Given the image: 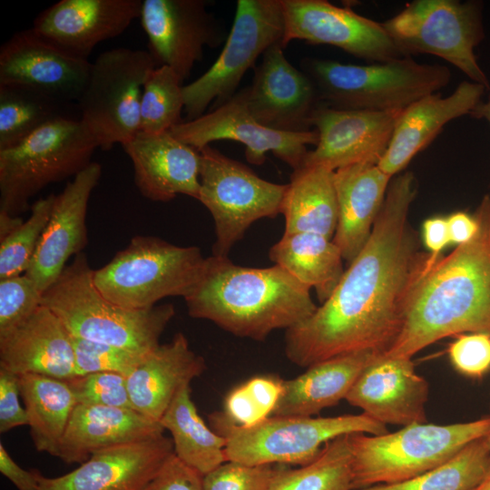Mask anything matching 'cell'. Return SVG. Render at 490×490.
Returning <instances> with one entry per match:
<instances>
[{
	"mask_svg": "<svg viewBox=\"0 0 490 490\" xmlns=\"http://www.w3.org/2000/svg\"><path fill=\"white\" fill-rule=\"evenodd\" d=\"M411 172L394 176L365 246L315 312L286 330L285 354L301 368L357 351L385 353L401 328L411 287L426 254L418 251L408 212Z\"/></svg>",
	"mask_w": 490,
	"mask_h": 490,
	"instance_id": "1",
	"label": "cell"
},
{
	"mask_svg": "<svg viewBox=\"0 0 490 490\" xmlns=\"http://www.w3.org/2000/svg\"><path fill=\"white\" fill-rule=\"evenodd\" d=\"M479 228L431 266L426 259L407 299L400 331L385 354L412 358L448 336L490 335V195L474 214Z\"/></svg>",
	"mask_w": 490,
	"mask_h": 490,
	"instance_id": "2",
	"label": "cell"
},
{
	"mask_svg": "<svg viewBox=\"0 0 490 490\" xmlns=\"http://www.w3.org/2000/svg\"><path fill=\"white\" fill-rule=\"evenodd\" d=\"M184 300L191 318L256 341L298 325L318 308L310 289L280 266L245 267L214 255L206 259L201 278Z\"/></svg>",
	"mask_w": 490,
	"mask_h": 490,
	"instance_id": "3",
	"label": "cell"
},
{
	"mask_svg": "<svg viewBox=\"0 0 490 490\" xmlns=\"http://www.w3.org/2000/svg\"><path fill=\"white\" fill-rule=\"evenodd\" d=\"M93 271L83 252L74 256L55 282L43 294L42 304L77 338L148 354L174 317L172 304L133 310L107 299L93 282Z\"/></svg>",
	"mask_w": 490,
	"mask_h": 490,
	"instance_id": "4",
	"label": "cell"
},
{
	"mask_svg": "<svg viewBox=\"0 0 490 490\" xmlns=\"http://www.w3.org/2000/svg\"><path fill=\"white\" fill-rule=\"evenodd\" d=\"M300 66L321 103L342 110L402 111L451 79L446 66L419 64L412 57L364 65L305 58Z\"/></svg>",
	"mask_w": 490,
	"mask_h": 490,
	"instance_id": "5",
	"label": "cell"
},
{
	"mask_svg": "<svg viewBox=\"0 0 490 490\" xmlns=\"http://www.w3.org/2000/svg\"><path fill=\"white\" fill-rule=\"evenodd\" d=\"M490 432V416L466 423H416L383 435H348L352 490L411 479Z\"/></svg>",
	"mask_w": 490,
	"mask_h": 490,
	"instance_id": "6",
	"label": "cell"
},
{
	"mask_svg": "<svg viewBox=\"0 0 490 490\" xmlns=\"http://www.w3.org/2000/svg\"><path fill=\"white\" fill-rule=\"evenodd\" d=\"M206 259L196 246L135 236L125 249L93 271V282L113 303L144 310L166 297H187L201 278Z\"/></svg>",
	"mask_w": 490,
	"mask_h": 490,
	"instance_id": "7",
	"label": "cell"
},
{
	"mask_svg": "<svg viewBox=\"0 0 490 490\" xmlns=\"http://www.w3.org/2000/svg\"><path fill=\"white\" fill-rule=\"evenodd\" d=\"M211 427L226 438L227 461L250 466H305L329 441L346 435L387 433L385 425L365 414L337 416H271L251 427L231 424L221 411L208 416Z\"/></svg>",
	"mask_w": 490,
	"mask_h": 490,
	"instance_id": "8",
	"label": "cell"
},
{
	"mask_svg": "<svg viewBox=\"0 0 490 490\" xmlns=\"http://www.w3.org/2000/svg\"><path fill=\"white\" fill-rule=\"evenodd\" d=\"M96 149L80 119L62 114L19 143L0 150V212L20 216L44 188L85 169Z\"/></svg>",
	"mask_w": 490,
	"mask_h": 490,
	"instance_id": "9",
	"label": "cell"
},
{
	"mask_svg": "<svg viewBox=\"0 0 490 490\" xmlns=\"http://www.w3.org/2000/svg\"><path fill=\"white\" fill-rule=\"evenodd\" d=\"M479 1L415 0L382 25L404 57L432 54L490 90L475 50L485 38Z\"/></svg>",
	"mask_w": 490,
	"mask_h": 490,
	"instance_id": "10",
	"label": "cell"
},
{
	"mask_svg": "<svg viewBox=\"0 0 490 490\" xmlns=\"http://www.w3.org/2000/svg\"><path fill=\"white\" fill-rule=\"evenodd\" d=\"M158 66L149 51L118 47L91 62L77 101L80 121L103 151L121 145L140 132L142 89Z\"/></svg>",
	"mask_w": 490,
	"mask_h": 490,
	"instance_id": "11",
	"label": "cell"
},
{
	"mask_svg": "<svg viewBox=\"0 0 490 490\" xmlns=\"http://www.w3.org/2000/svg\"><path fill=\"white\" fill-rule=\"evenodd\" d=\"M200 152L198 201L211 214L212 255L228 257L256 220L280 213L287 184L268 181L245 164L208 145Z\"/></svg>",
	"mask_w": 490,
	"mask_h": 490,
	"instance_id": "12",
	"label": "cell"
},
{
	"mask_svg": "<svg viewBox=\"0 0 490 490\" xmlns=\"http://www.w3.org/2000/svg\"><path fill=\"white\" fill-rule=\"evenodd\" d=\"M284 30L281 0H238L220 55L203 74L183 86L185 121L203 115L211 103L214 109L233 96L259 56L282 43Z\"/></svg>",
	"mask_w": 490,
	"mask_h": 490,
	"instance_id": "13",
	"label": "cell"
},
{
	"mask_svg": "<svg viewBox=\"0 0 490 490\" xmlns=\"http://www.w3.org/2000/svg\"><path fill=\"white\" fill-rule=\"evenodd\" d=\"M170 132L197 151L216 141L239 142L245 145V156L250 163L263 164L266 153L270 152L293 171L302 166L308 145H316L318 139L315 129L287 132L263 126L250 113L243 89L203 115L184 120Z\"/></svg>",
	"mask_w": 490,
	"mask_h": 490,
	"instance_id": "14",
	"label": "cell"
},
{
	"mask_svg": "<svg viewBox=\"0 0 490 490\" xmlns=\"http://www.w3.org/2000/svg\"><path fill=\"white\" fill-rule=\"evenodd\" d=\"M285 30L282 47L293 40L329 44L366 61L403 58L382 24L326 0H281Z\"/></svg>",
	"mask_w": 490,
	"mask_h": 490,
	"instance_id": "15",
	"label": "cell"
},
{
	"mask_svg": "<svg viewBox=\"0 0 490 490\" xmlns=\"http://www.w3.org/2000/svg\"><path fill=\"white\" fill-rule=\"evenodd\" d=\"M204 0H142L140 21L158 66L173 69L182 81L201 61L205 46L224 41L223 25Z\"/></svg>",
	"mask_w": 490,
	"mask_h": 490,
	"instance_id": "16",
	"label": "cell"
},
{
	"mask_svg": "<svg viewBox=\"0 0 490 490\" xmlns=\"http://www.w3.org/2000/svg\"><path fill=\"white\" fill-rule=\"evenodd\" d=\"M400 112L342 110L320 103L310 117L318 142L308 152L302 166L336 171L358 163L378 164Z\"/></svg>",
	"mask_w": 490,
	"mask_h": 490,
	"instance_id": "17",
	"label": "cell"
},
{
	"mask_svg": "<svg viewBox=\"0 0 490 490\" xmlns=\"http://www.w3.org/2000/svg\"><path fill=\"white\" fill-rule=\"evenodd\" d=\"M281 43L270 46L255 67L252 83L244 88L248 110L270 129L311 131L310 117L321 103L310 78L285 57Z\"/></svg>",
	"mask_w": 490,
	"mask_h": 490,
	"instance_id": "18",
	"label": "cell"
},
{
	"mask_svg": "<svg viewBox=\"0 0 490 490\" xmlns=\"http://www.w3.org/2000/svg\"><path fill=\"white\" fill-rule=\"evenodd\" d=\"M91 62L45 40L31 28L15 33L0 47V84L37 90L59 102L78 101Z\"/></svg>",
	"mask_w": 490,
	"mask_h": 490,
	"instance_id": "19",
	"label": "cell"
},
{
	"mask_svg": "<svg viewBox=\"0 0 490 490\" xmlns=\"http://www.w3.org/2000/svg\"><path fill=\"white\" fill-rule=\"evenodd\" d=\"M173 454L172 440L163 434L114 446L60 476L37 471L38 490H143Z\"/></svg>",
	"mask_w": 490,
	"mask_h": 490,
	"instance_id": "20",
	"label": "cell"
},
{
	"mask_svg": "<svg viewBox=\"0 0 490 490\" xmlns=\"http://www.w3.org/2000/svg\"><path fill=\"white\" fill-rule=\"evenodd\" d=\"M412 358L377 354L364 368L346 400L383 425L425 423L428 384Z\"/></svg>",
	"mask_w": 490,
	"mask_h": 490,
	"instance_id": "21",
	"label": "cell"
},
{
	"mask_svg": "<svg viewBox=\"0 0 490 490\" xmlns=\"http://www.w3.org/2000/svg\"><path fill=\"white\" fill-rule=\"evenodd\" d=\"M101 174V164L92 162L55 195L48 224L25 272L43 293L59 278L68 260L87 245V207Z\"/></svg>",
	"mask_w": 490,
	"mask_h": 490,
	"instance_id": "22",
	"label": "cell"
},
{
	"mask_svg": "<svg viewBox=\"0 0 490 490\" xmlns=\"http://www.w3.org/2000/svg\"><path fill=\"white\" fill-rule=\"evenodd\" d=\"M142 0H61L34 20L31 29L83 59L95 46L122 34L141 15Z\"/></svg>",
	"mask_w": 490,
	"mask_h": 490,
	"instance_id": "23",
	"label": "cell"
},
{
	"mask_svg": "<svg viewBox=\"0 0 490 490\" xmlns=\"http://www.w3.org/2000/svg\"><path fill=\"white\" fill-rule=\"evenodd\" d=\"M122 146L132 161L134 182L143 197L162 202L179 194L199 199V151L170 132H138Z\"/></svg>",
	"mask_w": 490,
	"mask_h": 490,
	"instance_id": "24",
	"label": "cell"
},
{
	"mask_svg": "<svg viewBox=\"0 0 490 490\" xmlns=\"http://www.w3.org/2000/svg\"><path fill=\"white\" fill-rule=\"evenodd\" d=\"M486 90L483 84L464 81L448 96L436 93L409 104L397 116L390 142L378 167L391 178L401 173L446 123L470 115Z\"/></svg>",
	"mask_w": 490,
	"mask_h": 490,
	"instance_id": "25",
	"label": "cell"
},
{
	"mask_svg": "<svg viewBox=\"0 0 490 490\" xmlns=\"http://www.w3.org/2000/svg\"><path fill=\"white\" fill-rule=\"evenodd\" d=\"M0 368L16 375L70 381L77 377L72 336L42 304L26 319L0 334Z\"/></svg>",
	"mask_w": 490,
	"mask_h": 490,
	"instance_id": "26",
	"label": "cell"
},
{
	"mask_svg": "<svg viewBox=\"0 0 490 490\" xmlns=\"http://www.w3.org/2000/svg\"><path fill=\"white\" fill-rule=\"evenodd\" d=\"M206 369L204 358L191 349L178 332L151 351L127 377L133 408L160 422L180 389Z\"/></svg>",
	"mask_w": 490,
	"mask_h": 490,
	"instance_id": "27",
	"label": "cell"
},
{
	"mask_svg": "<svg viewBox=\"0 0 490 490\" xmlns=\"http://www.w3.org/2000/svg\"><path fill=\"white\" fill-rule=\"evenodd\" d=\"M391 179L376 163L334 171L338 217L332 240L348 263L369 239Z\"/></svg>",
	"mask_w": 490,
	"mask_h": 490,
	"instance_id": "28",
	"label": "cell"
},
{
	"mask_svg": "<svg viewBox=\"0 0 490 490\" xmlns=\"http://www.w3.org/2000/svg\"><path fill=\"white\" fill-rule=\"evenodd\" d=\"M160 422L128 408L77 404L56 457L82 464L93 453L163 434Z\"/></svg>",
	"mask_w": 490,
	"mask_h": 490,
	"instance_id": "29",
	"label": "cell"
},
{
	"mask_svg": "<svg viewBox=\"0 0 490 490\" xmlns=\"http://www.w3.org/2000/svg\"><path fill=\"white\" fill-rule=\"evenodd\" d=\"M379 353L357 351L316 363L301 375L283 381L272 416H313L346 399L364 368Z\"/></svg>",
	"mask_w": 490,
	"mask_h": 490,
	"instance_id": "30",
	"label": "cell"
},
{
	"mask_svg": "<svg viewBox=\"0 0 490 490\" xmlns=\"http://www.w3.org/2000/svg\"><path fill=\"white\" fill-rule=\"evenodd\" d=\"M280 213L285 220L283 234L314 232L332 240L338 217L334 171L318 165L293 171Z\"/></svg>",
	"mask_w": 490,
	"mask_h": 490,
	"instance_id": "31",
	"label": "cell"
},
{
	"mask_svg": "<svg viewBox=\"0 0 490 490\" xmlns=\"http://www.w3.org/2000/svg\"><path fill=\"white\" fill-rule=\"evenodd\" d=\"M269 256L300 283L313 288L320 303L332 294L345 272L338 246L318 233L283 234Z\"/></svg>",
	"mask_w": 490,
	"mask_h": 490,
	"instance_id": "32",
	"label": "cell"
},
{
	"mask_svg": "<svg viewBox=\"0 0 490 490\" xmlns=\"http://www.w3.org/2000/svg\"><path fill=\"white\" fill-rule=\"evenodd\" d=\"M18 377L34 447L56 456L77 405L76 397L66 381L36 374H21Z\"/></svg>",
	"mask_w": 490,
	"mask_h": 490,
	"instance_id": "33",
	"label": "cell"
},
{
	"mask_svg": "<svg viewBox=\"0 0 490 490\" xmlns=\"http://www.w3.org/2000/svg\"><path fill=\"white\" fill-rule=\"evenodd\" d=\"M160 424L172 435L174 455L203 475L227 461L226 438L200 416L190 385L180 389Z\"/></svg>",
	"mask_w": 490,
	"mask_h": 490,
	"instance_id": "34",
	"label": "cell"
},
{
	"mask_svg": "<svg viewBox=\"0 0 490 490\" xmlns=\"http://www.w3.org/2000/svg\"><path fill=\"white\" fill-rule=\"evenodd\" d=\"M489 472L490 450L480 438L444 464L411 479L358 490H475Z\"/></svg>",
	"mask_w": 490,
	"mask_h": 490,
	"instance_id": "35",
	"label": "cell"
},
{
	"mask_svg": "<svg viewBox=\"0 0 490 490\" xmlns=\"http://www.w3.org/2000/svg\"><path fill=\"white\" fill-rule=\"evenodd\" d=\"M64 103L37 90L0 84V150L10 148L63 114Z\"/></svg>",
	"mask_w": 490,
	"mask_h": 490,
	"instance_id": "36",
	"label": "cell"
},
{
	"mask_svg": "<svg viewBox=\"0 0 490 490\" xmlns=\"http://www.w3.org/2000/svg\"><path fill=\"white\" fill-rule=\"evenodd\" d=\"M348 435L328 442L309 464L285 469L270 490H352Z\"/></svg>",
	"mask_w": 490,
	"mask_h": 490,
	"instance_id": "37",
	"label": "cell"
},
{
	"mask_svg": "<svg viewBox=\"0 0 490 490\" xmlns=\"http://www.w3.org/2000/svg\"><path fill=\"white\" fill-rule=\"evenodd\" d=\"M183 81L166 65L157 66L145 82L140 105V132L157 134L181 123Z\"/></svg>",
	"mask_w": 490,
	"mask_h": 490,
	"instance_id": "38",
	"label": "cell"
},
{
	"mask_svg": "<svg viewBox=\"0 0 490 490\" xmlns=\"http://www.w3.org/2000/svg\"><path fill=\"white\" fill-rule=\"evenodd\" d=\"M55 194L34 201L30 215L0 240V279L22 275L28 270L48 224Z\"/></svg>",
	"mask_w": 490,
	"mask_h": 490,
	"instance_id": "39",
	"label": "cell"
},
{
	"mask_svg": "<svg viewBox=\"0 0 490 490\" xmlns=\"http://www.w3.org/2000/svg\"><path fill=\"white\" fill-rule=\"evenodd\" d=\"M72 343L77 376L113 372L127 377L147 355L74 336Z\"/></svg>",
	"mask_w": 490,
	"mask_h": 490,
	"instance_id": "40",
	"label": "cell"
},
{
	"mask_svg": "<svg viewBox=\"0 0 490 490\" xmlns=\"http://www.w3.org/2000/svg\"><path fill=\"white\" fill-rule=\"evenodd\" d=\"M285 465L250 466L226 461L203 475L204 490H270Z\"/></svg>",
	"mask_w": 490,
	"mask_h": 490,
	"instance_id": "41",
	"label": "cell"
},
{
	"mask_svg": "<svg viewBox=\"0 0 490 490\" xmlns=\"http://www.w3.org/2000/svg\"><path fill=\"white\" fill-rule=\"evenodd\" d=\"M66 382L71 387L77 404L134 409L128 390L127 377L122 374L91 373L77 376Z\"/></svg>",
	"mask_w": 490,
	"mask_h": 490,
	"instance_id": "42",
	"label": "cell"
},
{
	"mask_svg": "<svg viewBox=\"0 0 490 490\" xmlns=\"http://www.w3.org/2000/svg\"><path fill=\"white\" fill-rule=\"evenodd\" d=\"M43 292L24 273L0 279V334L26 319L42 305Z\"/></svg>",
	"mask_w": 490,
	"mask_h": 490,
	"instance_id": "43",
	"label": "cell"
},
{
	"mask_svg": "<svg viewBox=\"0 0 490 490\" xmlns=\"http://www.w3.org/2000/svg\"><path fill=\"white\" fill-rule=\"evenodd\" d=\"M453 367L470 377H481L490 370V335L483 332L460 334L448 348Z\"/></svg>",
	"mask_w": 490,
	"mask_h": 490,
	"instance_id": "44",
	"label": "cell"
},
{
	"mask_svg": "<svg viewBox=\"0 0 490 490\" xmlns=\"http://www.w3.org/2000/svg\"><path fill=\"white\" fill-rule=\"evenodd\" d=\"M221 413L227 420L240 427L254 426L270 416L245 382L228 393Z\"/></svg>",
	"mask_w": 490,
	"mask_h": 490,
	"instance_id": "45",
	"label": "cell"
},
{
	"mask_svg": "<svg viewBox=\"0 0 490 490\" xmlns=\"http://www.w3.org/2000/svg\"><path fill=\"white\" fill-rule=\"evenodd\" d=\"M143 490H204L203 475L173 454Z\"/></svg>",
	"mask_w": 490,
	"mask_h": 490,
	"instance_id": "46",
	"label": "cell"
},
{
	"mask_svg": "<svg viewBox=\"0 0 490 490\" xmlns=\"http://www.w3.org/2000/svg\"><path fill=\"white\" fill-rule=\"evenodd\" d=\"M18 375L0 368V432L28 426L24 407L20 404Z\"/></svg>",
	"mask_w": 490,
	"mask_h": 490,
	"instance_id": "47",
	"label": "cell"
},
{
	"mask_svg": "<svg viewBox=\"0 0 490 490\" xmlns=\"http://www.w3.org/2000/svg\"><path fill=\"white\" fill-rule=\"evenodd\" d=\"M422 239L429 253L426 264L431 266L440 252L450 244L446 218L435 216L426 219L422 225Z\"/></svg>",
	"mask_w": 490,
	"mask_h": 490,
	"instance_id": "48",
	"label": "cell"
},
{
	"mask_svg": "<svg viewBox=\"0 0 490 490\" xmlns=\"http://www.w3.org/2000/svg\"><path fill=\"white\" fill-rule=\"evenodd\" d=\"M38 470L22 468L0 443V472L10 480L18 490H38Z\"/></svg>",
	"mask_w": 490,
	"mask_h": 490,
	"instance_id": "49",
	"label": "cell"
},
{
	"mask_svg": "<svg viewBox=\"0 0 490 490\" xmlns=\"http://www.w3.org/2000/svg\"><path fill=\"white\" fill-rule=\"evenodd\" d=\"M450 244L456 246L467 243L476 234L479 223L475 215L456 211L446 217Z\"/></svg>",
	"mask_w": 490,
	"mask_h": 490,
	"instance_id": "50",
	"label": "cell"
},
{
	"mask_svg": "<svg viewBox=\"0 0 490 490\" xmlns=\"http://www.w3.org/2000/svg\"><path fill=\"white\" fill-rule=\"evenodd\" d=\"M475 119L485 120L490 124V90L485 101H481L470 113Z\"/></svg>",
	"mask_w": 490,
	"mask_h": 490,
	"instance_id": "51",
	"label": "cell"
},
{
	"mask_svg": "<svg viewBox=\"0 0 490 490\" xmlns=\"http://www.w3.org/2000/svg\"><path fill=\"white\" fill-rule=\"evenodd\" d=\"M475 490H490V472Z\"/></svg>",
	"mask_w": 490,
	"mask_h": 490,
	"instance_id": "52",
	"label": "cell"
},
{
	"mask_svg": "<svg viewBox=\"0 0 490 490\" xmlns=\"http://www.w3.org/2000/svg\"><path fill=\"white\" fill-rule=\"evenodd\" d=\"M483 439H484V442H485V446L490 450V432L485 436H484Z\"/></svg>",
	"mask_w": 490,
	"mask_h": 490,
	"instance_id": "53",
	"label": "cell"
}]
</instances>
